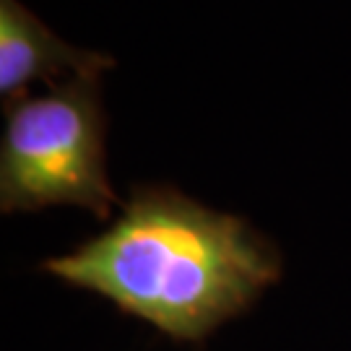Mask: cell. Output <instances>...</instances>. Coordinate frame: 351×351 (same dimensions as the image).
I'll return each mask as SVG.
<instances>
[{
    "label": "cell",
    "mask_w": 351,
    "mask_h": 351,
    "mask_svg": "<svg viewBox=\"0 0 351 351\" xmlns=\"http://www.w3.org/2000/svg\"><path fill=\"white\" fill-rule=\"evenodd\" d=\"M45 271L114 302L167 336L198 341L281 276V258L245 219L169 185H138L120 216Z\"/></svg>",
    "instance_id": "6da1fadb"
},
{
    "label": "cell",
    "mask_w": 351,
    "mask_h": 351,
    "mask_svg": "<svg viewBox=\"0 0 351 351\" xmlns=\"http://www.w3.org/2000/svg\"><path fill=\"white\" fill-rule=\"evenodd\" d=\"M3 107V211L78 206L107 221L112 208L123 206L107 175L101 75H73Z\"/></svg>",
    "instance_id": "7a4b0ae2"
},
{
    "label": "cell",
    "mask_w": 351,
    "mask_h": 351,
    "mask_svg": "<svg viewBox=\"0 0 351 351\" xmlns=\"http://www.w3.org/2000/svg\"><path fill=\"white\" fill-rule=\"evenodd\" d=\"M117 60L110 52L84 50L65 42L21 0H0V99L3 104L26 94L34 81L47 86L58 78L101 75Z\"/></svg>",
    "instance_id": "3957f363"
}]
</instances>
